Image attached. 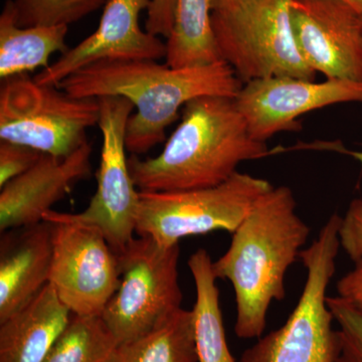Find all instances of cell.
Here are the masks:
<instances>
[{"mask_svg":"<svg viewBox=\"0 0 362 362\" xmlns=\"http://www.w3.org/2000/svg\"><path fill=\"white\" fill-rule=\"evenodd\" d=\"M338 296L362 312V259L337 282Z\"/></svg>","mask_w":362,"mask_h":362,"instance_id":"obj_27","label":"cell"},{"mask_svg":"<svg viewBox=\"0 0 362 362\" xmlns=\"http://www.w3.org/2000/svg\"><path fill=\"white\" fill-rule=\"evenodd\" d=\"M334 321L338 325L340 356L337 362H362V312L341 297H327Z\"/></svg>","mask_w":362,"mask_h":362,"instance_id":"obj_23","label":"cell"},{"mask_svg":"<svg viewBox=\"0 0 362 362\" xmlns=\"http://www.w3.org/2000/svg\"><path fill=\"white\" fill-rule=\"evenodd\" d=\"M0 92V139L58 157L82 146L99 122L95 98H75L28 75L6 78Z\"/></svg>","mask_w":362,"mask_h":362,"instance_id":"obj_7","label":"cell"},{"mask_svg":"<svg viewBox=\"0 0 362 362\" xmlns=\"http://www.w3.org/2000/svg\"><path fill=\"white\" fill-rule=\"evenodd\" d=\"M92 145L86 141L66 157L42 153L37 163L0 192V232L44 221L52 207L90 175Z\"/></svg>","mask_w":362,"mask_h":362,"instance_id":"obj_14","label":"cell"},{"mask_svg":"<svg viewBox=\"0 0 362 362\" xmlns=\"http://www.w3.org/2000/svg\"><path fill=\"white\" fill-rule=\"evenodd\" d=\"M52 223L49 283L74 315L101 316L120 284L118 254L94 226Z\"/></svg>","mask_w":362,"mask_h":362,"instance_id":"obj_10","label":"cell"},{"mask_svg":"<svg viewBox=\"0 0 362 362\" xmlns=\"http://www.w3.org/2000/svg\"><path fill=\"white\" fill-rule=\"evenodd\" d=\"M209 252L199 249L188 259L197 299L194 315V343L199 362H238L226 342L220 291Z\"/></svg>","mask_w":362,"mask_h":362,"instance_id":"obj_18","label":"cell"},{"mask_svg":"<svg viewBox=\"0 0 362 362\" xmlns=\"http://www.w3.org/2000/svg\"><path fill=\"white\" fill-rule=\"evenodd\" d=\"M182 118L160 153L128 159L139 192L199 189L230 180L240 163L271 154L252 138L235 99L202 97L183 107Z\"/></svg>","mask_w":362,"mask_h":362,"instance_id":"obj_3","label":"cell"},{"mask_svg":"<svg viewBox=\"0 0 362 362\" xmlns=\"http://www.w3.org/2000/svg\"><path fill=\"white\" fill-rule=\"evenodd\" d=\"M99 126L101 158L97 173V190L89 206L77 214L47 211V221H71L98 228L119 254L134 239L140 192L131 176L126 157V127L134 105L123 97H102Z\"/></svg>","mask_w":362,"mask_h":362,"instance_id":"obj_9","label":"cell"},{"mask_svg":"<svg viewBox=\"0 0 362 362\" xmlns=\"http://www.w3.org/2000/svg\"><path fill=\"white\" fill-rule=\"evenodd\" d=\"M250 1L251 0H211V13L233 11Z\"/></svg>","mask_w":362,"mask_h":362,"instance_id":"obj_28","label":"cell"},{"mask_svg":"<svg viewBox=\"0 0 362 362\" xmlns=\"http://www.w3.org/2000/svg\"><path fill=\"white\" fill-rule=\"evenodd\" d=\"M71 316L47 283L30 303L0 322V362H45Z\"/></svg>","mask_w":362,"mask_h":362,"instance_id":"obj_16","label":"cell"},{"mask_svg":"<svg viewBox=\"0 0 362 362\" xmlns=\"http://www.w3.org/2000/svg\"><path fill=\"white\" fill-rule=\"evenodd\" d=\"M298 49L327 80L362 83V23L341 0H292Z\"/></svg>","mask_w":362,"mask_h":362,"instance_id":"obj_12","label":"cell"},{"mask_svg":"<svg viewBox=\"0 0 362 362\" xmlns=\"http://www.w3.org/2000/svg\"><path fill=\"white\" fill-rule=\"evenodd\" d=\"M292 0H251L230 11L211 13L221 58L244 84L257 78L315 81L293 35Z\"/></svg>","mask_w":362,"mask_h":362,"instance_id":"obj_5","label":"cell"},{"mask_svg":"<svg viewBox=\"0 0 362 362\" xmlns=\"http://www.w3.org/2000/svg\"><path fill=\"white\" fill-rule=\"evenodd\" d=\"M340 246L356 263L362 259V199L350 202L339 226Z\"/></svg>","mask_w":362,"mask_h":362,"instance_id":"obj_25","label":"cell"},{"mask_svg":"<svg viewBox=\"0 0 362 362\" xmlns=\"http://www.w3.org/2000/svg\"><path fill=\"white\" fill-rule=\"evenodd\" d=\"M150 4L151 0H109L97 30L42 69L33 80L57 87L69 76L98 62L165 58V42L140 26V14L148 11Z\"/></svg>","mask_w":362,"mask_h":362,"instance_id":"obj_13","label":"cell"},{"mask_svg":"<svg viewBox=\"0 0 362 362\" xmlns=\"http://www.w3.org/2000/svg\"><path fill=\"white\" fill-rule=\"evenodd\" d=\"M235 102L252 138L266 142L278 133L301 130L298 119L309 112L337 104L362 103V83L257 78L243 86Z\"/></svg>","mask_w":362,"mask_h":362,"instance_id":"obj_11","label":"cell"},{"mask_svg":"<svg viewBox=\"0 0 362 362\" xmlns=\"http://www.w3.org/2000/svg\"><path fill=\"white\" fill-rule=\"evenodd\" d=\"M113 362H199L192 311L181 308L147 334L119 345Z\"/></svg>","mask_w":362,"mask_h":362,"instance_id":"obj_20","label":"cell"},{"mask_svg":"<svg viewBox=\"0 0 362 362\" xmlns=\"http://www.w3.org/2000/svg\"><path fill=\"white\" fill-rule=\"evenodd\" d=\"M244 83L221 61L171 68L157 61H101L81 69L57 87L75 98L123 97L134 105L126 127L127 151L141 156L165 139V131L188 102L202 97L235 99Z\"/></svg>","mask_w":362,"mask_h":362,"instance_id":"obj_1","label":"cell"},{"mask_svg":"<svg viewBox=\"0 0 362 362\" xmlns=\"http://www.w3.org/2000/svg\"><path fill=\"white\" fill-rule=\"evenodd\" d=\"M118 346L101 316L71 314L45 362H113Z\"/></svg>","mask_w":362,"mask_h":362,"instance_id":"obj_21","label":"cell"},{"mask_svg":"<svg viewBox=\"0 0 362 362\" xmlns=\"http://www.w3.org/2000/svg\"><path fill=\"white\" fill-rule=\"evenodd\" d=\"M175 0H151L147 11L145 30L168 39L173 30Z\"/></svg>","mask_w":362,"mask_h":362,"instance_id":"obj_26","label":"cell"},{"mask_svg":"<svg viewBox=\"0 0 362 362\" xmlns=\"http://www.w3.org/2000/svg\"><path fill=\"white\" fill-rule=\"evenodd\" d=\"M180 255V245L162 247L142 235L119 252L120 284L101 315L119 345L147 334L182 308Z\"/></svg>","mask_w":362,"mask_h":362,"instance_id":"obj_8","label":"cell"},{"mask_svg":"<svg viewBox=\"0 0 362 362\" xmlns=\"http://www.w3.org/2000/svg\"><path fill=\"white\" fill-rule=\"evenodd\" d=\"M52 250L49 221L1 233L0 322L30 303L49 283Z\"/></svg>","mask_w":362,"mask_h":362,"instance_id":"obj_15","label":"cell"},{"mask_svg":"<svg viewBox=\"0 0 362 362\" xmlns=\"http://www.w3.org/2000/svg\"><path fill=\"white\" fill-rule=\"evenodd\" d=\"M68 25L21 28L13 0H6L0 14V78L4 81L47 68L52 54L68 51Z\"/></svg>","mask_w":362,"mask_h":362,"instance_id":"obj_17","label":"cell"},{"mask_svg":"<svg viewBox=\"0 0 362 362\" xmlns=\"http://www.w3.org/2000/svg\"><path fill=\"white\" fill-rule=\"evenodd\" d=\"M337 151L349 154V156L354 157V158H356L357 161L361 162L362 164V151H349V150L343 148L342 146L338 147Z\"/></svg>","mask_w":362,"mask_h":362,"instance_id":"obj_30","label":"cell"},{"mask_svg":"<svg viewBox=\"0 0 362 362\" xmlns=\"http://www.w3.org/2000/svg\"><path fill=\"white\" fill-rule=\"evenodd\" d=\"M341 216H330L299 259L307 270L303 291L284 325L245 350L238 362H337L339 335L327 305V289L337 270Z\"/></svg>","mask_w":362,"mask_h":362,"instance_id":"obj_4","label":"cell"},{"mask_svg":"<svg viewBox=\"0 0 362 362\" xmlns=\"http://www.w3.org/2000/svg\"><path fill=\"white\" fill-rule=\"evenodd\" d=\"M296 209L289 187H272L232 233L225 254L213 262L216 279L232 283L235 333L240 339L262 337L271 304L284 299L286 274L310 235Z\"/></svg>","mask_w":362,"mask_h":362,"instance_id":"obj_2","label":"cell"},{"mask_svg":"<svg viewBox=\"0 0 362 362\" xmlns=\"http://www.w3.org/2000/svg\"><path fill=\"white\" fill-rule=\"evenodd\" d=\"M341 1L346 4L350 8L354 9L362 23V0H341Z\"/></svg>","mask_w":362,"mask_h":362,"instance_id":"obj_29","label":"cell"},{"mask_svg":"<svg viewBox=\"0 0 362 362\" xmlns=\"http://www.w3.org/2000/svg\"><path fill=\"white\" fill-rule=\"evenodd\" d=\"M272 187L264 178L238 171L214 187L140 192L136 233L169 247L192 235L235 233L259 197Z\"/></svg>","mask_w":362,"mask_h":362,"instance_id":"obj_6","label":"cell"},{"mask_svg":"<svg viewBox=\"0 0 362 362\" xmlns=\"http://www.w3.org/2000/svg\"><path fill=\"white\" fill-rule=\"evenodd\" d=\"M42 152L18 143H0V187L33 168Z\"/></svg>","mask_w":362,"mask_h":362,"instance_id":"obj_24","label":"cell"},{"mask_svg":"<svg viewBox=\"0 0 362 362\" xmlns=\"http://www.w3.org/2000/svg\"><path fill=\"white\" fill-rule=\"evenodd\" d=\"M166 65H211L223 61L211 23V0H175L173 30L166 39Z\"/></svg>","mask_w":362,"mask_h":362,"instance_id":"obj_19","label":"cell"},{"mask_svg":"<svg viewBox=\"0 0 362 362\" xmlns=\"http://www.w3.org/2000/svg\"><path fill=\"white\" fill-rule=\"evenodd\" d=\"M109 0H13L21 28L70 25L104 8Z\"/></svg>","mask_w":362,"mask_h":362,"instance_id":"obj_22","label":"cell"}]
</instances>
